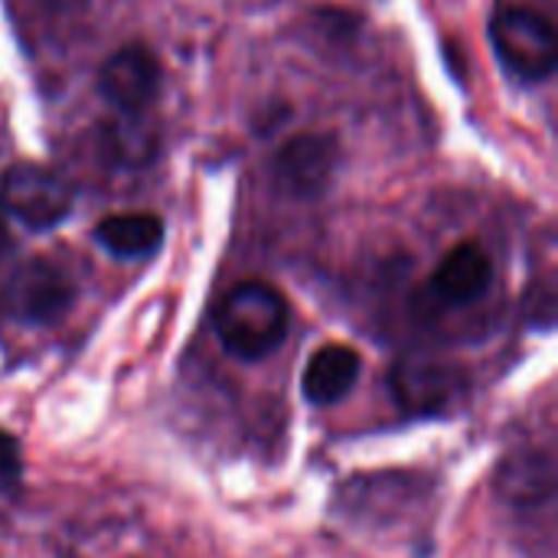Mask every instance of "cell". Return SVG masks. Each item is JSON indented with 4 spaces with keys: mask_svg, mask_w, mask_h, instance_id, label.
Segmentation results:
<instances>
[{
    "mask_svg": "<svg viewBox=\"0 0 558 558\" xmlns=\"http://www.w3.org/2000/svg\"><path fill=\"white\" fill-rule=\"evenodd\" d=\"M288 320V301L278 288L265 281H242L222 298L216 314V333L229 356L252 363L265 360L284 343Z\"/></svg>",
    "mask_w": 558,
    "mask_h": 558,
    "instance_id": "1",
    "label": "cell"
},
{
    "mask_svg": "<svg viewBox=\"0 0 558 558\" xmlns=\"http://www.w3.org/2000/svg\"><path fill=\"white\" fill-rule=\"evenodd\" d=\"M497 59L523 82H543L556 72L558 39L553 23L526 7H507L490 20Z\"/></svg>",
    "mask_w": 558,
    "mask_h": 558,
    "instance_id": "2",
    "label": "cell"
},
{
    "mask_svg": "<svg viewBox=\"0 0 558 558\" xmlns=\"http://www.w3.org/2000/svg\"><path fill=\"white\" fill-rule=\"evenodd\" d=\"M75 301L72 278L49 258H29L16 265L0 284V314L23 324H52Z\"/></svg>",
    "mask_w": 558,
    "mask_h": 558,
    "instance_id": "3",
    "label": "cell"
},
{
    "mask_svg": "<svg viewBox=\"0 0 558 558\" xmlns=\"http://www.w3.org/2000/svg\"><path fill=\"white\" fill-rule=\"evenodd\" d=\"M0 203L26 229L46 232L72 213V190L56 170L23 160L3 170Z\"/></svg>",
    "mask_w": 558,
    "mask_h": 558,
    "instance_id": "4",
    "label": "cell"
},
{
    "mask_svg": "<svg viewBox=\"0 0 558 558\" xmlns=\"http://www.w3.org/2000/svg\"><path fill=\"white\" fill-rule=\"evenodd\" d=\"M389 386L402 409H409L415 415H438L461 399L464 369L445 356L412 353L392 366Z\"/></svg>",
    "mask_w": 558,
    "mask_h": 558,
    "instance_id": "5",
    "label": "cell"
},
{
    "mask_svg": "<svg viewBox=\"0 0 558 558\" xmlns=\"http://www.w3.org/2000/svg\"><path fill=\"white\" fill-rule=\"evenodd\" d=\"M98 92L121 114H144L154 105L157 92H160V62H157V56L141 43L121 46L98 69Z\"/></svg>",
    "mask_w": 558,
    "mask_h": 558,
    "instance_id": "6",
    "label": "cell"
},
{
    "mask_svg": "<svg viewBox=\"0 0 558 558\" xmlns=\"http://www.w3.org/2000/svg\"><path fill=\"white\" fill-rule=\"evenodd\" d=\"M337 163H340L337 137L307 131V134H298L288 144H281V150L275 157V180L291 196L314 199L330 186Z\"/></svg>",
    "mask_w": 558,
    "mask_h": 558,
    "instance_id": "7",
    "label": "cell"
},
{
    "mask_svg": "<svg viewBox=\"0 0 558 558\" xmlns=\"http://www.w3.org/2000/svg\"><path fill=\"white\" fill-rule=\"evenodd\" d=\"M360 369H363V360H360V353L353 347H347V343H327V347H320L307 360V366H304V379H301L304 399L314 402V405H333V402H340L356 386Z\"/></svg>",
    "mask_w": 558,
    "mask_h": 558,
    "instance_id": "8",
    "label": "cell"
},
{
    "mask_svg": "<svg viewBox=\"0 0 558 558\" xmlns=\"http://www.w3.org/2000/svg\"><path fill=\"white\" fill-rule=\"evenodd\" d=\"M490 281H494L490 255L481 245L464 242L445 255L432 284H435V294L448 304H474L477 298L487 294Z\"/></svg>",
    "mask_w": 558,
    "mask_h": 558,
    "instance_id": "9",
    "label": "cell"
},
{
    "mask_svg": "<svg viewBox=\"0 0 558 558\" xmlns=\"http://www.w3.org/2000/svg\"><path fill=\"white\" fill-rule=\"evenodd\" d=\"M553 490H556V464L549 454L539 451L513 454L510 461H504L497 474V494L520 510L539 507L543 500L553 497Z\"/></svg>",
    "mask_w": 558,
    "mask_h": 558,
    "instance_id": "10",
    "label": "cell"
},
{
    "mask_svg": "<svg viewBox=\"0 0 558 558\" xmlns=\"http://www.w3.org/2000/svg\"><path fill=\"white\" fill-rule=\"evenodd\" d=\"M95 239L114 258H147L163 242V219L154 213H118L95 226Z\"/></svg>",
    "mask_w": 558,
    "mask_h": 558,
    "instance_id": "11",
    "label": "cell"
},
{
    "mask_svg": "<svg viewBox=\"0 0 558 558\" xmlns=\"http://www.w3.org/2000/svg\"><path fill=\"white\" fill-rule=\"evenodd\" d=\"M154 150L157 134L150 124L141 121V114H121V121L105 131V154L118 167H141L154 157Z\"/></svg>",
    "mask_w": 558,
    "mask_h": 558,
    "instance_id": "12",
    "label": "cell"
},
{
    "mask_svg": "<svg viewBox=\"0 0 558 558\" xmlns=\"http://www.w3.org/2000/svg\"><path fill=\"white\" fill-rule=\"evenodd\" d=\"M20 464H23V461H20V445H16V438H10V435L0 432V487L16 484Z\"/></svg>",
    "mask_w": 558,
    "mask_h": 558,
    "instance_id": "13",
    "label": "cell"
},
{
    "mask_svg": "<svg viewBox=\"0 0 558 558\" xmlns=\"http://www.w3.org/2000/svg\"><path fill=\"white\" fill-rule=\"evenodd\" d=\"M13 248V229H10V213L0 203V258Z\"/></svg>",
    "mask_w": 558,
    "mask_h": 558,
    "instance_id": "14",
    "label": "cell"
},
{
    "mask_svg": "<svg viewBox=\"0 0 558 558\" xmlns=\"http://www.w3.org/2000/svg\"><path fill=\"white\" fill-rule=\"evenodd\" d=\"M43 3H46V7H52V10H62V13L85 7V0H43Z\"/></svg>",
    "mask_w": 558,
    "mask_h": 558,
    "instance_id": "15",
    "label": "cell"
}]
</instances>
